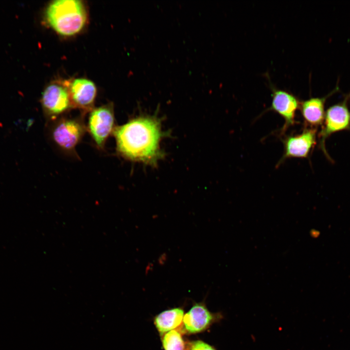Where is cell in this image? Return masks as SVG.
<instances>
[{
	"label": "cell",
	"instance_id": "1",
	"mask_svg": "<svg viewBox=\"0 0 350 350\" xmlns=\"http://www.w3.org/2000/svg\"><path fill=\"white\" fill-rule=\"evenodd\" d=\"M113 135L118 153L125 159L152 165L163 156L159 145L164 133L156 117L133 118L116 126Z\"/></svg>",
	"mask_w": 350,
	"mask_h": 350
},
{
	"label": "cell",
	"instance_id": "2",
	"mask_svg": "<svg viewBox=\"0 0 350 350\" xmlns=\"http://www.w3.org/2000/svg\"><path fill=\"white\" fill-rule=\"evenodd\" d=\"M47 24L62 36H70L84 28L87 13L84 4L79 0H56L47 7L44 14Z\"/></svg>",
	"mask_w": 350,
	"mask_h": 350
},
{
	"label": "cell",
	"instance_id": "3",
	"mask_svg": "<svg viewBox=\"0 0 350 350\" xmlns=\"http://www.w3.org/2000/svg\"><path fill=\"white\" fill-rule=\"evenodd\" d=\"M52 122L49 134L52 144L63 153L74 155L87 130L82 118L60 117Z\"/></svg>",
	"mask_w": 350,
	"mask_h": 350
},
{
	"label": "cell",
	"instance_id": "4",
	"mask_svg": "<svg viewBox=\"0 0 350 350\" xmlns=\"http://www.w3.org/2000/svg\"><path fill=\"white\" fill-rule=\"evenodd\" d=\"M350 91L344 95L341 101L330 106L325 112L323 124L318 136L320 148L329 159L331 158L326 149V140L335 133L344 130L350 131Z\"/></svg>",
	"mask_w": 350,
	"mask_h": 350
},
{
	"label": "cell",
	"instance_id": "5",
	"mask_svg": "<svg viewBox=\"0 0 350 350\" xmlns=\"http://www.w3.org/2000/svg\"><path fill=\"white\" fill-rule=\"evenodd\" d=\"M115 122L112 105H102L90 111L87 130L99 149L104 148L108 137L113 134L116 126Z\"/></svg>",
	"mask_w": 350,
	"mask_h": 350
},
{
	"label": "cell",
	"instance_id": "6",
	"mask_svg": "<svg viewBox=\"0 0 350 350\" xmlns=\"http://www.w3.org/2000/svg\"><path fill=\"white\" fill-rule=\"evenodd\" d=\"M44 113L51 121L62 117L73 107L69 92L64 82L53 83L44 89L41 99Z\"/></svg>",
	"mask_w": 350,
	"mask_h": 350
},
{
	"label": "cell",
	"instance_id": "7",
	"mask_svg": "<svg viewBox=\"0 0 350 350\" xmlns=\"http://www.w3.org/2000/svg\"><path fill=\"white\" fill-rule=\"evenodd\" d=\"M317 128H305L300 134L289 136L283 140L284 154L280 165L288 158H306L316 144Z\"/></svg>",
	"mask_w": 350,
	"mask_h": 350
},
{
	"label": "cell",
	"instance_id": "8",
	"mask_svg": "<svg viewBox=\"0 0 350 350\" xmlns=\"http://www.w3.org/2000/svg\"><path fill=\"white\" fill-rule=\"evenodd\" d=\"M67 87L73 107L84 112L93 108L97 94L94 83L86 78H79L64 82Z\"/></svg>",
	"mask_w": 350,
	"mask_h": 350
},
{
	"label": "cell",
	"instance_id": "9",
	"mask_svg": "<svg viewBox=\"0 0 350 350\" xmlns=\"http://www.w3.org/2000/svg\"><path fill=\"white\" fill-rule=\"evenodd\" d=\"M222 316L219 313L210 312L203 303H195L184 315L183 330L188 334L203 332L220 320Z\"/></svg>",
	"mask_w": 350,
	"mask_h": 350
},
{
	"label": "cell",
	"instance_id": "10",
	"mask_svg": "<svg viewBox=\"0 0 350 350\" xmlns=\"http://www.w3.org/2000/svg\"><path fill=\"white\" fill-rule=\"evenodd\" d=\"M272 103L268 110L279 114L284 120V131L295 122V115L299 107L300 101L293 94L271 85Z\"/></svg>",
	"mask_w": 350,
	"mask_h": 350
},
{
	"label": "cell",
	"instance_id": "11",
	"mask_svg": "<svg viewBox=\"0 0 350 350\" xmlns=\"http://www.w3.org/2000/svg\"><path fill=\"white\" fill-rule=\"evenodd\" d=\"M340 91L339 85L326 95L321 97H311L300 101L299 110L305 123L309 127L316 128L321 125L324 121L327 100Z\"/></svg>",
	"mask_w": 350,
	"mask_h": 350
},
{
	"label": "cell",
	"instance_id": "12",
	"mask_svg": "<svg viewBox=\"0 0 350 350\" xmlns=\"http://www.w3.org/2000/svg\"><path fill=\"white\" fill-rule=\"evenodd\" d=\"M184 310L175 308L162 312L154 318V324L158 332L164 333L180 326L184 317Z\"/></svg>",
	"mask_w": 350,
	"mask_h": 350
},
{
	"label": "cell",
	"instance_id": "13",
	"mask_svg": "<svg viewBox=\"0 0 350 350\" xmlns=\"http://www.w3.org/2000/svg\"><path fill=\"white\" fill-rule=\"evenodd\" d=\"M161 341L164 350H187L182 335L176 330L164 333Z\"/></svg>",
	"mask_w": 350,
	"mask_h": 350
},
{
	"label": "cell",
	"instance_id": "14",
	"mask_svg": "<svg viewBox=\"0 0 350 350\" xmlns=\"http://www.w3.org/2000/svg\"><path fill=\"white\" fill-rule=\"evenodd\" d=\"M187 350H216L214 347L201 340L191 342L187 347Z\"/></svg>",
	"mask_w": 350,
	"mask_h": 350
}]
</instances>
